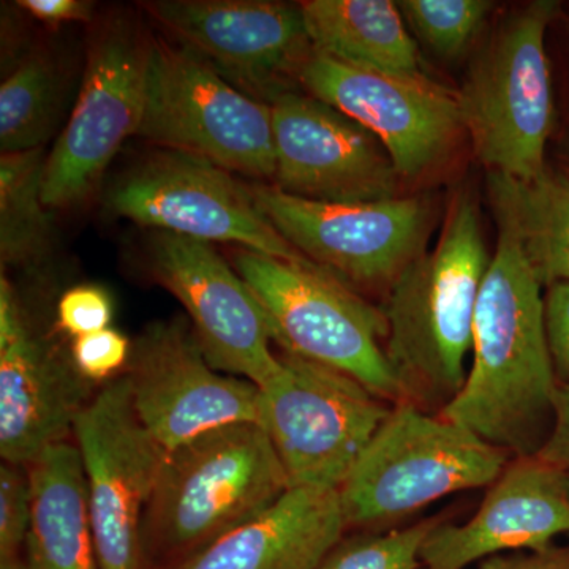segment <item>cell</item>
<instances>
[{
    "instance_id": "obj_1",
    "label": "cell",
    "mask_w": 569,
    "mask_h": 569,
    "mask_svg": "<svg viewBox=\"0 0 569 569\" xmlns=\"http://www.w3.org/2000/svg\"><path fill=\"white\" fill-rule=\"evenodd\" d=\"M541 287L515 238L498 230L479 291L467 380L438 413L515 458L537 456L545 445L559 387Z\"/></svg>"
},
{
    "instance_id": "obj_2",
    "label": "cell",
    "mask_w": 569,
    "mask_h": 569,
    "mask_svg": "<svg viewBox=\"0 0 569 569\" xmlns=\"http://www.w3.org/2000/svg\"><path fill=\"white\" fill-rule=\"evenodd\" d=\"M490 260L477 201L460 193L436 247L402 269L380 307L388 329L385 353L400 402L440 413L463 388Z\"/></svg>"
},
{
    "instance_id": "obj_3",
    "label": "cell",
    "mask_w": 569,
    "mask_h": 569,
    "mask_svg": "<svg viewBox=\"0 0 569 569\" xmlns=\"http://www.w3.org/2000/svg\"><path fill=\"white\" fill-rule=\"evenodd\" d=\"M290 489L260 422L219 427L171 449L142 519L144 567H178Z\"/></svg>"
},
{
    "instance_id": "obj_4",
    "label": "cell",
    "mask_w": 569,
    "mask_h": 569,
    "mask_svg": "<svg viewBox=\"0 0 569 569\" xmlns=\"http://www.w3.org/2000/svg\"><path fill=\"white\" fill-rule=\"evenodd\" d=\"M508 458L467 427L397 402L339 489L347 529H380L451 493L489 488Z\"/></svg>"
},
{
    "instance_id": "obj_5",
    "label": "cell",
    "mask_w": 569,
    "mask_h": 569,
    "mask_svg": "<svg viewBox=\"0 0 569 569\" xmlns=\"http://www.w3.org/2000/svg\"><path fill=\"white\" fill-rule=\"evenodd\" d=\"M557 9L537 0L509 14L458 92L463 130L488 171L527 181L548 168L553 92L546 33Z\"/></svg>"
},
{
    "instance_id": "obj_6",
    "label": "cell",
    "mask_w": 569,
    "mask_h": 569,
    "mask_svg": "<svg viewBox=\"0 0 569 569\" xmlns=\"http://www.w3.org/2000/svg\"><path fill=\"white\" fill-rule=\"evenodd\" d=\"M234 268L263 307L280 351L331 367L381 399L400 402L399 385L381 343L388 329L380 307L369 305L323 269L302 268L252 250L236 254Z\"/></svg>"
},
{
    "instance_id": "obj_7",
    "label": "cell",
    "mask_w": 569,
    "mask_h": 569,
    "mask_svg": "<svg viewBox=\"0 0 569 569\" xmlns=\"http://www.w3.org/2000/svg\"><path fill=\"white\" fill-rule=\"evenodd\" d=\"M138 137L230 173L274 181L271 104L236 88L182 44L153 39Z\"/></svg>"
},
{
    "instance_id": "obj_8",
    "label": "cell",
    "mask_w": 569,
    "mask_h": 569,
    "mask_svg": "<svg viewBox=\"0 0 569 569\" xmlns=\"http://www.w3.org/2000/svg\"><path fill=\"white\" fill-rule=\"evenodd\" d=\"M152 47L153 37L130 11L100 22L80 96L44 162L41 197L48 209L82 203L123 142L140 132Z\"/></svg>"
},
{
    "instance_id": "obj_9",
    "label": "cell",
    "mask_w": 569,
    "mask_h": 569,
    "mask_svg": "<svg viewBox=\"0 0 569 569\" xmlns=\"http://www.w3.org/2000/svg\"><path fill=\"white\" fill-rule=\"evenodd\" d=\"M282 369L260 388V425L291 488L339 490L378 427L387 400L331 367L279 353Z\"/></svg>"
},
{
    "instance_id": "obj_10",
    "label": "cell",
    "mask_w": 569,
    "mask_h": 569,
    "mask_svg": "<svg viewBox=\"0 0 569 569\" xmlns=\"http://www.w3.org/2000/svg\"><path fill=\"white\" fill-rule=\"evenodd\" d=\"M107 203L118 216L163 233L233 242L287 263L321 269L266 219L250 183L201 157L160 149L112 183Z\"/></svg>"
},
{
    "instance_id": "obj_11",
    "label": "cell",
    "mask_w": 569,
    "mask_h": 569,
    "mask_svg": "<svg viewBox=\"0 0 569 569\" xmlns=\"http://www.w3.org/2000/svg\"><path fill=\"white\" fill-rule=\"evenodd\" d=\"M102 569H144L142 519L168 451L133 406L123 376L97 389L73 427Z\"/></svg>"
},
{
    "instance_id": "obj_12",
    "label": "cell",
    "mask_w": 569,
    "mask_h": 569,
    "mask_svg": "<svg viewBox=\"0 0 569 569\" xmlns=\"http://www.w3.org/2000/svg\"><path fill=\"white\" fill-rule=\"evenodd\" d=\"M250 190L272 227L343 283L388 288L427 250L433 222L427 198L346 204L305 200L272 183H250Z\"/></svg>"
},
{
    "instance_id": "obj_13",
    "label": "cell",
    "mask_w": 569,
    "mask_h": 569,
    "mask_svg": "<svg viewBox=\"0 0 569 569\" xmlns=\"http://www.w3.org/2000/svg\"><path fill=\"white\" fill-rule=\"evenodd\" d=\"M122 376L141 421L167 451L219 427L260 421V388L213 369L187 318L146 326Z\"/></svg>"
},
{
    "instance_id": "obj_14",
    "label": "cell",
    "mask_w": 569,
    "mask_h": 569,
    "mask_svg": "<svg viewBox=\"0 0 569 569\" xmlns=\"http://www.w3.org/2000/svg\"><path fill=\"white\" fill-rule=\"evenodd\" d=\"M142 9L182 47L254 99L288 92L313 47L301 6L264 0H153Z\"/></svg>"
},
{
    "instance_id": "obj_15",
    "label": "cell",
    "mask_w": 569,
    "mask_h": 569,
    "mask_svg": "<svg viewBox=\"0 0 569 569\" xmlns=\"http://www.w3.org/2000/svg\"><path fill=\"white\" fill-rule=\"evenodd\" d=\"M149 263L157 282L178 299L213 369L258 388L282 369L263 307L211 242L160 231Z\"/></svg>"
},
{
    "instance_id": "obj_16",
    "label": "cell",
    "mask_w": 569,
    "mask_h": 569,
    "mask_svg": "<svg viewBox=\"0 0 569 569\" xmlns=\"http://www.w3.org/2000/svg\"><path fill=\"white\" fill-rule=\"evenodd\" d=\"M78 372L70 350L41 332L6 272L0 276V456L31 466L69 441L97 389Z\"/></svg>"
},
{
    "instance_id": "obj_17",
    "label": "cell",
    "mask_w": 569,
    "mask_h": 569,
    "mask_svg": "<svg viewBox=\"0 0 569 569\" xmlns=\"http://www.w3.org/2000/svg\"><path fill=\"white\" fill-rule=\"evenodd\" d=\"M299 81L310 96L376 134L400 178H418L437 167L463 130L458 92L427 77L356 69L313 50Z\"/></svg>"
},
{
    "instance_id": "obj_18",
    "label": "cell",
    "mask_w": 569,
    "mask_h": 569,
    "mask_svg": "<svg viewBox=\"0 0 569 569\" xmlns=\"http://www.w3.org/2000/svg\"><path fill=\"white\" fill-rule=\"evenodd\" d=\"M277 189L321 203H373L397 197L391 157L361 123L317 97L288 91L271 103Z\"/></svg>"
},
{
    "instance_id": "obj_19",
    "label": "cell",
    "mask_w": 569,
    "mask_h": 569,
    "mask_svg": "<svg viewBox=\"0 0 569 569\" xmlns=\"http://www.w3.org/2000/svg\"><path fill=\"white\" fill-rule=\"evenodd\" d=\"M569 533V475L537 456L515 458L466 523H437L421 549L425 569H463Z\"/></svg>"
},
{
    "instance_id": "obj_20",
    "label": "cell",
    "mask_w": 569,
    "mask_h": 569,
    "mask_svg": "<svg viewBox=\"0 0 569 569\" xmlns=\"http://www.w3.org/2000/svg\"><path fill=\"white\" fill-rule=\"evenodd\" d=\"M346 530L339 490L291 488L173 569H317Z\"/></svg>"
},
{
    "instance_id": "obj_21",
    "label": "cell",
    "mask_w": 569,
    "mask_h": 569,
    "mask_svg": "<svg viewBox=\"0 0 569 569\" xmlns=\"http://www.w3.org/2000/svg\"><path fill=\"white\" fill-rule=\"evenodd\" d=\"M32 522L24 569H102L77 445H56L28 466Z\"/></svg>"
},
{
    "instance_id": "obj_22",
    "label": "cell",
    "mask_w": 569,
    "mask_h": 569,
    "mask_svg": "<svg viewBox=\"0 0 569 569\" xmlns=\"http://www.w3.org/2000/svg\"><path fill=\"white\" fill-rule=\"evenodd\" d=\"M299 6L313 50L356 69L426 77L417 43L397 2L307 0Z\"/></svg>"
},
{
    "instance_id": "obj_23",
    "label": "cell",
    "mask_w": 569,
    "mask_h": 569,
    "mask_svg": "<svg viewBox=\"0 0 569 569\" xmlns=\"http://www.w3.org/2000/svg\"><path fill=\"white\" fill-rule=\"evenodd\" d=\"M498 230L518 242L542 287L569 282V174L546 168L533 179L488 171Z\"/></svg>"
},
{
    "instance_id": "obj_24",
    "label": "cell",
    "mask_w": 569,
    "mask_h": 569,
    "mask_svg": "<svg viewBox=\"0 0 569 569\" xmlns=\"http://www.w3.org/2000/svg\"><path fill=\"white\" fill-rule=\"evenodd\" d=\"M63 110V82L47 52H33L0 86V149L20 153L43 148Z\"/></svg>"
},
{
    "instance_id": "obj_25",
    "label": "cell",
    "mask_w": 569,
    "mask_h": 569,
    "mask_svg": "<svg viewBox=\"0 0 569 569\" xmlns=\"http://www.w3.org/2000/svg\"><path fill=\"white\" fill-rule=\"evenodd\" d=\"M44 148L2 153L0 160V257L2 266H31L48 252L50 216L41 197Z\"/></svg>"
},
{
    "instance_id": "obj_26",
    "label": "cell",
    "mask_w": 569,
    "mask_h": 569,
    "mask_svg": "<svg viewBox=\"0 0 569 569\" xmlns=\"http://www.w3.org/2000/svg\"><path fill=\"white\" fill-rule=\"evenodd\" d=\"M408 29L429 50L455 59L470 47L493 9L488 0H400L397 2Z\"/></svg>"
},
{
    "instance_id": "obj_27",
    "label": "cell",
    "mask_w": 569,
    "mask_h": 569,
    "mask_svg": "<svg viewBox=\"0 0 569 569\" xmlns=\"http://www.w3.org/2000/svg\"><path fill=\"white\" fill-rule=\"evenodd\" d=\"M440 519L421 520L407 529L340 539L317 569H419L426 538Z\"/></svg>"
},
{
    "instance_id": "obj_28",
    "label": "cell",
    "mask_w": 569,
    "mask_h": 569,
    "mask_svg": "<svg viewBox=\"0 0 569 569\" xmlns=\"http://www.w3.org/2000/svg\"><path fill=\"white\" fill-rule=\"evenodd\" d=\"M32 522V489L28 467L0 466V569H24Z\"/></svg>"
},
{
    "instance_id": "obj_29",
    "label": "cell",
    "mask_w": 569,
    "mask_h": 569,
    "mask_svg": "<svg viewBox=\"0 0 569 569\" xmlns=\"http://www.w3.org/2000/svg\"><path fill=\"white\" fill-rule=\"evenodd\" d=\"M132 346L129 337L116 329L107 328L73 339L70 355L81 377L96 387H102L122 376L129 365Z\"/></svg>"
},
{
    "instance_id": "obj_30",
    "label": "cell",
    "mask_w": 569,
    "mask_h": 569,
    "mask_svg": "<svg viewBox=\"0 0 569 569\" xmlns=\"http://www.w3.org/2000/svg\"><path fill=\"white\" fill-rule=\"evenodd\" d=\"M111 296L99 284L69 288L56 307V328L73 339L111 328Z\"/></svg>"
},
{
    "instance_id": "obj_31",
    "label": "cell",
    "mask_w": 569,
    "mask_h": 569,
    "mask_svg": "<svg viewBox=\"0 0 569 569\" xmlns=\"http://www.w3.org/2000/svg\"><path fill=\"white\" fill-rule=\"evenodd\" d=\"M545 326L550 359L559 385L569 383V282L548 287Z\"/></svg>"
},
{
    "instance_id": "obj_32",
    "label": "cell",
    "mask_w": 569,
    "mask_h": 569,
    "mask_svg": "<svg viewBox=\"0 0 569 569\" xmlns=\"http://www.w3.org/2000/svg\"><path fill=\"white\" fill-rule=\"evenodd\" d=\"M537 458L569 475V383L557 387L552 426Z\"/></svg>"
},
{
    "instance_id": "obj_33",
    "label": "cell",
    "mask_w": 569,
    "mask_h": 569,
    "mask_svg": "<svg viewBox=\"0 0 569 569\" xmlns=\"http://www.w3.org/2000/svg\"><path fill=\"white\" fill-rule=\"evenodd\" d=\"M478 569H569V548L501 553L482 560Z\"/></svg>"
},
{
    "instance_id": "obj_34",
    "label": "cell",
    "mask_w": 569,
    "mask_h": 569,
    "mask_svg": "<svg viewBox=\"0 0 569 569\" xmlns=\"http://www.w3.org/2000/svg\"><path fill=\"white\" fill-rule=\"evenodd\" d=\"M18 7L52 28L63 22L91 21L93 13V3L86 0H20Z\"/></svg>"
}]
</instances>
